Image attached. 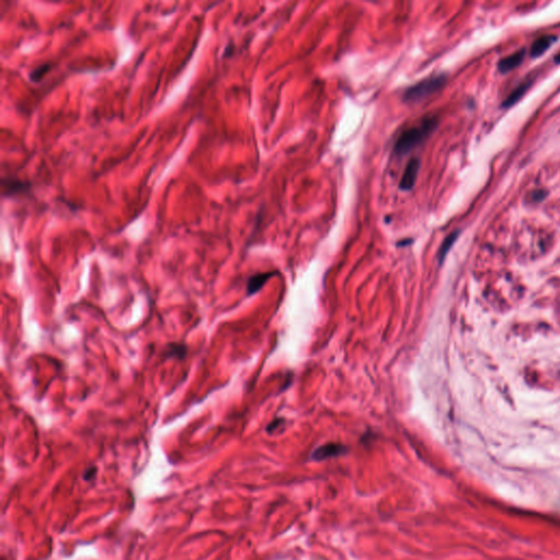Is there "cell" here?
I'll return each instance as SVG.
<instances>
[{
	"label": "cell",
	"mask_w": 560,
	"mask_h": 560,
	"mask_svg": "<svg viewBox=\"0 0 560 560\" xmlns=\"http://www.w3.org/2000/svg\"><path fill=\"white\" fill-rule=\"evenodd\" d=\"M168 350L165 352V355L167 357H173V358H177V359H183L185 357V354H186L187 352V348L185 345L182 344H171V345H168Z\"/></svg>",
	"instance_id": "obj_11"
},
{
	"label": "cell",
	"mask_w": 560,
	"mask_h": 560,
	"mask_svg": "<svg viewBox=\"0 0 560 560\" xmlns=\"http://www.w3.org/2000/svg\"><path fill=\"white\" fill-rule=\"evenodd\" d=\"M438 126H439V118L437 116H430L423 119L420 125L408 128L397 138L393 148L394 154L399 158L408 154L429 138L435 133Z\"/></svg>",
	"instance_id": "obj_1"
},
{
	"label": "cell",
	"mask_w": 560,
	"mask_h": 560,
	"mask_svg": "<svg viewBox=\"0 0 560 560\" xmlns=\"http://www.w3.org/2000/svg\"><path fill=\"white\" fill-rule=\"evenodd\" d=\"M345 452H346V447L344 445L337 444V443H327V444H324L322 446L318 447V449L313 452L312 457L316 461H323L326 459H329V457L344 454Z\"/></svg>",
	"instance_id": "obj_4"
},
{
	"label": "cell",
	"mask_w": 560,
	"mask_h": 560,
	"mask_svg": "<svg viewBox=\"0 0 560 560\" xmlns=\"http://www.w3.org/2000/svg\"><path fill=\"white\" fill-rule=\"evenodd\" d=\"M447 81V76L445 74H439L426 79H422L417 84L411 86L404 91L403 101L408 104H415L426 100L437 92H439Z\"/></svg>",
	"instance_id": "obj_2"
},
{
	"label": "cell",
	"mask_w": 560,
	"mask_h": 560,
	"mask_svg": "<svg viewBox=\"0 0 560 560\" xmlns=\"http://www.w3.org/2000/svg\"><path fill=\"white\" fill-rule=\"evenodd\" d=\"M531 85H532V81H524L523 84H521L517 89H514L512 93L504 100V102L502 103V108H510V106H512L513 104L517 103L521 97L525 94V92L529 90Z\"/></svg>",
	"instance_id": "obj_9"
},
{
	"label": "cell",
	"mask_w": 560,
	"mask_h": 560,
	"mask_svg": "<svg viewBox=\"0 0 560 560\" xmlns=\"http://www.w3.org/2000/svg\"><path fill=\"white\" fill-rule=\"evenodd\" d=\"M459 235H460V231L452 232L451 235L447 236L445 240L443 241L442 245H441V247H440V251H439V260H440V263H442L443 260H444V257L446 256L447 252L450 251V248L452 247L453 244H454V242L456 241V238L459 237Z\"/></svg>",
	"instance_id": "obj_10"
},
{
	"label": "cell",
	"mask_w": 560,
	"mask_h": 560,
	"mask_svg": "<svg viewBox=\"0 0 560 560\" xmlns=\"http://www.w3.org/2000/svg\"><path fill=\"white\" fill-rule=\"evenodd\" d=\"M556 41L557 37L554 35H544L538 37L537 40L533 43L532 47H531V56L538 57L540 55H543Z\"/></svg>",
	"instance_id": "obj_6"
},
{
	"label": "cell",
	"mask_w": 560,
	"mask_h": 560,
	"mask_svg": "<svg viewBox=\"0 0 560 560\" xmlns=\"http://www.w3.org/2000/svg\"><path fill=\"white\" fill-rule=\"evenodd\" d=\"M2 193L3 195H8V196H12V195L18 194H27L30 191L31 185L21 181L19 178H11L8 177L7 179H2Z\"/></svg>",
	"instance_id": "obj_5"
},
{
	"label": "cell",
	"mask_w": 560,
	"mask_h": 560,
	"mask_svg": "<svg viewBox=\"0 0 560 560\" xmlns=\"http://www.w3.org/2000/svg\"><path fill=\"white\" fill-rule=\"evenodd\" d=\"M555 62H556V64H560V53L556 57H555Z\"/></svg>",
	"instance_id": "obj_16"
},
{
	"label": "cell",
	"mask_w": 560,
	"mask_h": 560,
	"mask_svg": "<svg viewBox=\"0 0 560 560\" xmlns=\"http://www.w3.org/2000/svg\"><path fill=\"white\" fill-rule=\"evenodd\" d=\"M95 472H96L95 467H91V469L87 470L86 474H85V479H86V480H90L91 478H93V476L95 475Z\"/></svg>",
	"instance_id": "obj_14"
},
{
	"label": "cell",
	"mask_w": 560,
	"mask_h": 560,
	"mask_svg": "<svg viewBox=\"0 0 560 560\" xmlns=\"http://www.w3.org/2000/svg\"><path fill=\"white\" fill-rule=\"evenodd\" d=\"M271 275H274V272H263V274L252 276L247 281V295H254L261 290Z\"/></svg>",
	"instance_id": "obj_8"
},
{
	"label": "cell",
	"mask_w": 560,
	"mask_h": 560,
	"mask_svg": "<svg viewBox=\"0 0 560 560\" xmlns=\"http://www.w3.org/2000/svg\"><path fill=\"white\" fill-rule=\"evenodd\" d=\"M52 65L51 64H43L40 65L38 67H36L35 69H34L32 72H30V75H29V78H30V80L33 82H38L41 81L44 77H45L48 71H50Z\"/></svg>",
	"instance_id": "obj_12"
},
{
	"label": "cell",
	"mask_w": 560,
	"mask_h": 560,
	"mask_svg": "<svg viewBox=\"0 0 560 560\" xmlns=\"http://www.w3.org/2000/svg\"><path fill=\"white\" fill-rule=\"evenodd\" d=\"M524 56H525V50H521L517 53H514L512 55L503 58V59L500 60L498 65L499 70L504 74V72H508L510 70L514 69L515 67L521 65V62H522L524 59Z\"/></svg>",
	"instance_id": "obj_7"
},
{
	"label": "cell",
	"mask_w": 560,
	"mask_h": 560,
	"mask_svg": "<svg viewBox=\"0 0 560 560\" xmlns=\"http://www.w3.org/2000/svg\"><path fill=\"white\" fill-rule=\"evenodd\" d=\"M420 170V160L418 158H412L407 162L406 168L404 170L401 181H399L398 187L403 192H410L415 187L418 174Z\"/></svg>",
	"instance_id": "obj_3"
},
{
	"label": "cell",
	"mask_w": 560,
	"mask_h": 560,
	"mask_svg": "<svg viewBox=\"0 0 560 560\" xmlns=\"http://www.w3.org/2000/svg\"><path fill=\"white\" fill-rule=\"evenodd\" d=\"M547 196V193L545 191H536L534 192L533 194V199L536 202H540L543 201V199Z\"/></svg>",
	"instance_id": "obj_13"
},
{
	"label": "cell",
	"mask_w": 560,
	"mask_h": 560,
	"mask_svg": "<svg viewBox=\"0 0 560 560\" xmlns=\"http://www.w3.org/2000/svg\"><path fill=\"white\" fill-rule=\"evenodd\" d=\"M411 243H413V238H408V240L407 238H405V240H403V242H398L397 246H405V245L411 244Z\"/></svg>",
	"instance_id": "obj_15"
}]
</instances>
